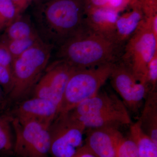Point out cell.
Returning <instances> with one entry per match:
<instances>
[{"label":"cell","mask_w":157,"mask_h":157,"mask_svg":"<svg viewBox=\"0 0 157 157\" xmlns=\"http://www.w3.org/2000/svg\"><path fill=\"white\" fill-rule=\"evenodd\" d=\"M34 23L43 42L57 48L84 25V0H48L35 4Z\"/></svg>","instance_id":"cell-1"},{"label":"cell","mask_w":157,"mask_h":157,"mask_svg":"<svg viewBox=\"0 0 157 157\" xmlns=\"http://www.w3.org/2000/svg\"><path fill=\"white\" fill-rule=\"evenodd\" d=\"M124 48L85 25L57 48V59L76 69L95 67L119 60Z\"/></svg>","instance_id":"cell-2"},{"label":"cell","mask_w":157,"mask_h":157,"mask_svg":"<svg viewBox=\"0 0 157 157\" xmlns=\"http://www.w3.org/2000/svg\"><path fill=\"white\" fill-rule=\"evenodd\" d=\"M53 48L42 41L13 59L14 86L9 95L11 101L21 100L33 90L48 66Z\"/></svg>","instance_id":"cell-3"},{"label":"cell","mask_w":157,"mask_h":157,"mask_svg":"<svg viewBox=\"0 0 157 157\" xmlns=\"http://www.w3.org/2000/svg\"><path fill=\"white\" fill-rule=\"evenodd\" d=\"M114 64L75 69L66 86L59 114L70 112L82 102L98 94L109 79Z\"/></svg>","instance_id":"cell-4"},{"label":"cell","mask_w":157,"mask_h":157,"mask_svg":"<svg viewBox=\"0 0 157 157\" xmlns=\"http://www.w3.org/2000/svg\"><path fill=\"white\" fill-rule=\"evenodd\" d=\"M156 53L157 38L150 22L144 18L124 45L119 61L132 70L138 81L146 84L147 67Z\"/></svg>","instance_id":"cell-5"},{"label":"cell","mask_w":157,"mask_h":157,"mask_svg":"<svg viewBox=\"0 0 157 157\" xmlns=\"http://www.w3.org/2000/svg\"><path fill=\"white\" fill-rule=\"evenodd\" d=\"M8 116L15 134L13 155L17 157H50L49 126L36 121Z\"/></svg>","instance_id":"cell-6"},{"label":"cell","mask_w":157,"mask_h":157,"mask_svg":"<svg viewBox=\"0 0 157 157\" xmlns=\"http://www.w3.org/2000/svg\"><path fill=\"white\" fill-rule=\"evenodd\" d=\"M86 130L69 113L59 114L49 128L50 156H73L84 144Z\"/></svg>","instance_id":"cell-7"},{"label":"cell","mask_w":157,"mask_h":157,"mask_svg":"<svg viewBox=\"0 0 157 157\" xmlns=\"http://www.w3.org/2000/svg\"><path fill=\"white\" fill-rule=\"evenodd\" d=\"M109 79L127 108L134 113L138 112L151 90L148 86L138 81L132 70L119 60L114 63Z\"/></svg>","instance_id":"cell-8"},{"label":"cell","mask_w":157,"mask_h":157,"mask_svg":"<svg viewBox=\"0 0 157 157\" xmlns=\"http://www.w3.org/2000/svg\"><path fill=\"white\" fill-rule=\"evenodd\" d=\"M75 69L63 61H55L47 66L34 87V97L51 101L59 111L66 86Z\"/></svg>","instance_id":"cell-9"},{"label":"cell","mask_w":157,"mask_h":157,"mask_svg":"<svg viewBox=\"0 0 157 157\" xmlns=\"http://www.w3.org/2000/svg\"><path fill=\"white\" fill-rule=\"evenodd\" d=\"M83 145L97 157H117L118 147L124 137L113 127L87 129Z\"/></svg>","instance_id":"cell-10"},{"label":"cell","mask_w":157,"mask_h":157,"mask_svg":"<svg viewBox=\"0 0 157 157\" xmlns=\"http://www.w3.org/2000/svg\"><path fill=\"white\" fill-rule=\"evenodd\" d=\"M58 107L49 100L34 97L21 102L11 115L21 120H34L50 127L58 115Z\"/></svg>","instance_id":"cell-11"},{"label":"cell","mask_w":157,"mask_h":157,"mask_svg":"<svg viewBox=\"0 0 157 157\" xmlns=\"http://www.w3.org/2000/svg\"><path fill=\"white\" fill-rule=\"evenodd\" d=\"M120 14L106 8H86L84 24L93 32L116 43V24Z\"/></svg>","instance_id":"cell-12"},{"label":"cell","mask_w":157,"mask_h":157,"mask_svg":"<svg viewBox=\"0 0 157 157\" xmlns=\"http://www.w3.org/2000/svg\"><path fill=\"white\" fill-rule=\"evenodd\" d=\"M144 19V14L140 4L137 0H133L118 17L116 24L115 43L124 48L126 42Z\"/></svg>","instance_id":"cell-13"},{"label":"cell","mask_w":157,"mask_h":157,"mask_svg":"<svg viewBox=\"0 0 157 157\" xmlns=\"http://www.w3.org/2000/svg\"><path fill=\"white\" fill-rule=\"evenodd\" d=\"M125 107H126L123 101L115 94L100 90L95 95L82 102L68 113L73 117L77 118L101 111Z\"/></svg>","instance_id":"cell-14"},{"label":"cell","mask_w":157,"mask_h":157,"mask_svg":"<svg viewBox=\"0 0 157 157\" xmlns=\"http://www.w3.org/2000/svg\"><path fill=\"white\" fill-rule=\"evenodd\" d=\"M74 118L83 124L86 129L105 127L119 128L122 126L132 124L127 107L101 111Z\"/></svg>","instance_id":"cell-15"},{"label":"cell","mask_w":157,"mask_h":157,"mask_svg":"<svg viewBox=\"0 0 157 157\" xmlns=\"http://www.w3.org/2000/svg\"><path fill=\"white\" fill-rule=\"evenodd\" d=\"M145 103L138 121L141 129L157 144V91L151 90L144 99Z\"/></svg>","instance_id":"cell-16"},{"label":"cell","mask_w":157,"mask_h":157,"mask_svg":"<svg viewBox=\"0 0 157 157\" xmlns=\"http://www.w3.org/2000/svg\"><path fill=\"white\" fill-rule=\"evenodd\" d=\"M39 35L30 16L19 14L5 29L2 38L7 40L26 39Z\"/></svg>","instance_id":"cell-17"},{"label":"cell","mask_w":157,"mask_h":157,"mask_svg":"<svg viewBox=\"0 0 157 157\" xmlns=\"http://www.w3.org/2000/svg\"><path fill=\"white\" fill-rule=\"evenodd\" d=\"M129 137L135 143L139 157H157V144L142 130L139 121L131 124Z\"/></svg>","instance_id":"cell-18"},{"label":"cell","mask_w":157,"mask_h":157,"mask_svg":"<svg viewBox=\"0 0 157 157\" xmlns=\"http://www.w3.org/2000/svg\"><path fill=\"white\" fill-rule=\"evenodd\" d=\"M8 116H0V154L13 155L14 141Z\"/></svg>","instance_id":"cell-19"},{"label":"cell","mask_w":157,"mask_h":157,"mask_svg":"<svg viewBox=\"0 0 157 157\" xmlns=\"http://www.w3.org/2000/svg\"><path fill=\"white\" fill-rule=\"evenodd\" d=\"M1 39L6 43L13 59L32 47L42 42L39 35L17 40H7L2 38Z\"/></svg>","instance_id":"cell-20"},{"label":"cell","mask_w":157,"mask_h":157,"mask_svg":"<svg viewBox=\"0 0 157 157\" xmlns=\"http://www.w3.org/2000/svg\"><path fill=\"white\" fill-rule=\"evenodd\" d=\"M133 0H84L86 8H106L121 13L128 8Z\"/></svg>","instance_id":"cell-21"},{"label":"cell","mask_w":157,"mask_h":157,"mask_svg":"<svg viewBox=\"0 0 157 157\" xmlns=\"http://www.w3.org/2000/svg\"><path fill=\"white\" fill-rule=\"evenodd\" d=\"M17 16L11 0H0V30L6 29Z\"/></svg>","instance_id":"cell-22"},{"label":"cell","mask_w":157,"mask_h":157,"mask_svg":"<svg viewBox=\"0 0 157 157\" xmlns=\"http://www.w3.org/2000/svg\"><path fill=\"white\" fill-rule=\"evenodd\" d=\"M12 67L0 65V86L6 95H9L14 86Z\"/></svg>","instance_id":"cell-23"},{"label":"cell","mask_w":157,"mask_h":157,"mask_svg":"<svg viewBox=\"0 0 157 157\" xmlns=\"http://www.w3.org/2000/svg\"><path fill=\"white\" fill-rule=\"evenodd\" d=\"M117 157H139L134 141L130 137H124L118 147Z\"/></svg>","instance_id":"cell-24"},{"label":"cell","mask_w":157,"mask_h":157,"mask_svg":"<svg viewBox=\"0 0 157 157\" xmlns=\"http://www.w3.org/2000/svg\"><path fill=\"white\" fill-rule=\"evenodd\" d=\"M144 82L151 89H157V53L149 63L147 67Z\"/></svg>","instance_id":"cell-25"},{"label":"cell","mask_w":157,"mask_h":157,"mask_svg":"<svg viewBox=\"0 0 157 157\" xmlns=\"http://www.w3.org/2000/svg\"><path fill=\"white\" fill-rule=\"evenodd\" d=\"M143 11L144 18L157 19V0H137Z\"/></svg>","instance_id":"cell-26"},{"label":"cell","mask_w":157,"mask_h":157,"mask_svg":"<svg viewBox=\"0 0 157 157\" xmlns=\"http://www.w3.org/2000/svg\"><path fill=\"white\" fill-rule=\"evenodd\" d=\"M14 4L17 15L23 14L25 11L28 8L26 0H11Z\"/></svg>","instance_id":"cell-27"},{"label":"cell","mask_w":157,"mask_h":157,"mask_svg":"<svg viewBox=\"0 0 157 157\" xmlns=\"http://www.w3.org/2000/svg\"><path fill=\"white\" fill-rule=\"evenodd\" d=\"M72 157H97L83 145Z\"/></svg>","instance_id":"cell-28"},{"label":"cell","mask_w":157,"mask_h":157,"mask_svg":"<svg viewBox=\"0 0 157 157\" xmlns=\"http://www.w3.org/2000/svg\"><path fill=\"white\" fill-rule=\"evenodd\" d=\"M2 90H1V86H0V102H1V100H2Z\"/></svg>","instance_id":"cell-29"},{"label":"cell","mask_w":157,"mask_h":157,"mask_svg":"<svg viewBox=\"0 0 157 157\" xmlns=\"http://www.w3.org/2000/svg\"><path fill=\"white\" fill-rule=\"evenodd\" d=\"M48 1V0H41V1H40V2H45V1ZM38 3H39V2H38Z\"/></svg>","instance_id":"cell-30"}]
</instances>
